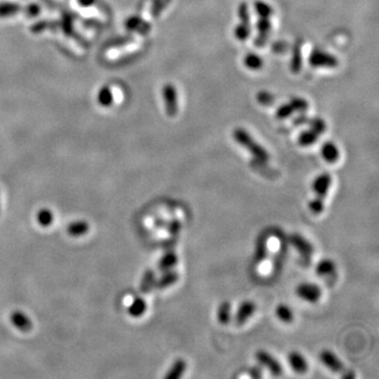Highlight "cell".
I'll return each mask as SVG.
<instances>
[{
	"label": "cell",
	"mask_w": 379,
	"mask_h": 379,
	"mask_svg": "<svg viewBox=\"0 0 379 379\" xmlns=\"http://www.w3.org/2000/svg\"><path fill=\"white\" fill-rule=\"evenodd\" d=\"M233 138L234 140L245 147L246 150L249 151V153L254 156L257 160L259 161H268L270 158V155L266 148L257 142L252 136L251 134L242 128H237L233 131Z\"/></svg>",
	"instance_id": "6da1fadb"
},
{
	"label": "cell",
	"mask_w": 379,
	"mask_h": 379,
	"mask_svg": "<svg viewBox=\"0 0 379 379\" xmlns=\"http://www.w3.org/2000/svg\"><path fill=\"white\" fill-rule=\"evenodd\" d=\"M309 63L316 69H334L339 61L331 53L316 49L310 54Z\"/></svg>",
	"instance_id": "7a4b0ae2"
},
{
	"label": "cell",
	"mask_w": 379,
	"mask_h": 379,
	"mask_svg": "<svg viewBox=\"0 0 379 379\" xmlns=\"http://www.w3.org/2000/svg\"><path fill=\"white\" fill-rule=\"evenodd\" d=\"M162 96H164L165 106L167 114L171 117L178 113V93L176 88L172 84H168L162 90Z\"/></svg>",
	"instance_id": "3957f363"
},
{
	"label": "cell",
	"mask_w": 379,
	"mask_h": 379,
	"mask_svg": "<svg viewBox=\"0 0 379 379\" xmlns=\"http://www.w3.org/2000/svg\"><path fill=\"white\" fill-rule=\"evenodd\" d=\"M296 293L299 298L311 304H315L320 299L322 291L316 283L302 282L297 287Z\"/></svg>",
	"instance_id": "277c9868"
},
{
	"label": "cell",
	"mask_w": 379,
	"mask_h": 379,
	"mask_svg": "<svg viewBox=\"0 0 379 379\" xmlns=\"http://www.w3.org/2000/svg\"><path fill=\"white\" fill-rule=\"evenodd\" d=\"M255 356H256L257 361H258L261 365H263V367H266L271 372V374L274 376L282 375V372H283L282 365L273 355H271L269 352L259 350L256 352Z\"/></svg>",
	"instance_id": "5b68a950"
},
{
	"label": "cell",
	"mask_w": 379,
	"mask_h": 379,
	"mask_svg": "<svg viewBox=\"0 0 379 379\" xmlns=\"http://www.w3.org/2000/svg\"><path fill=\"white\" fill-rule=\"evenodd\" d=\"M257 29V37L255 39V45L257 47H264L268 43V39L270 37L271 31H272V22L271 18H259L256 23Z\"/></svg>",
	"instance_id": "8992f818"
},
{
	"label": "cell",
	"mask_w": 379,
	"mask_h": 379,
	"mask_svg": "<svg viewBox=\"0 0 379 379\" xmlns=\"http://www.w3.org/2000/svg\"><path fill=\"white\" fill-rule=\"evenodd\" d=\"M290 240L293 247L300 253L301 256L306 257V258H310V257L313 255L314 253L313 245L300 234H297V233L292 234L290 237Z\"/></svg>",
	"instance_id": "52a82bcc"
},
{
	"label": "cell",
	"mask_w": 379,
	"mask_h": 379,
	"mask_svg": "<svg viewBox=\"0 0 379 379\" xmlns=\"http://www.w3.org/2000/svg\"><path fill=\"white\" fill-rule=\"evenodd\" d=\"M320 359L322 363L326 365L327 368L332 370L335 373H340L345 371L344 363L342 360L338 358L332 351L330 350H323L320 353Z\"/></svg>",
	"instance_id": "ba28073f"
},
{
	"label": "cell",
	"mask_w": 379,
	"mask_h": 379,
	"mask_svg": "<svg viewBox=\"0 0 379 379\" xmlns=\"http://www.w3.org/2000/svg\"><path fill=\"white\" fill-rule=\"evenodd\" d=\"M332 183V176L329 173H322L317 176L313 182V190L316 196L324 198L327 196Z\"/></svg>",
	"instance_id": "9c48e42d"
},
{
	"label": "cell",
	"mask_w": 379,
	"mask_h": 379,
	"mask_svg": "<svg viewBox=\"0 0 379 379\" xmlns=\"http://www.w3.org/2000/svg\"><path fill=\"white\" fill-rule=\"evenodd\" d=\"M255 310H256V306L253 301H250V300L243 301L237 310V313L235 316L236 323L241 326V324L247 322V320L254 314Z\"/></svg>",
	"instance_id": "30bf717a"
},
{
	"label": "cell",
	"mask_w": 379,
	"mask_h": 379,
	"mask_svg": "<svg viewBox=\"0 0 379 379\" xmlns=\"http://www.w3.org/2000/svg\"><path fill=\"white\" fill-rule=\"evenodd\" d=\"M289 363L291 365V368L296 372V373H306L308 371V362L307 359L299 353V352H291L289 354Z\"/></svg>",
	"instance_id": "8fae6325"
},
{
	"label": "cell",
	"mask_w": 379,
	"mask_h": 379,
	"mask_svg": "<svg viewBox=\"0 0 379 379\" xmlns=\"http://www.w3.org/2000/svg\"><path fill=\"white\" fill-rule=\"evenodd\" d=\"M11 321L18 330L22 332H29L32 330L33 327L31 319L25 314L20 312V311H15V312L11 315Z\"/></svg>",
	"instance_id": "7c38bea8"
},
{
	"label": "cell",
	"mask_w": 379,
	"mask_h": 379,
	"mask_svg": "<svg viewBox=\"0 0 379 379\" xmlns=\"http://www.w3.org/2000/svg\"><path fill=\"white\" fill-rule=\"evenodd\" d=\"M339 148L338 146L332 142L327 141L324 142L321 146V156L329 164H334L338 159H339Z\"/></svg>",
	"instance_id": "4fadbf2b"
},
{
	"label": "cell",
	"mask_w": 379,
	"mask_h": 379,
	"mask_svg": "<svg viewBox=\"0 0 379 379\" xmlns=\"http://www.w3.org/2000/svg\"><path fill=\"white\" fill-rule=\"evenodd\" d=\"M178 278H179V274L177 272L169 270L167 271V273H165L157 281H155L154 287L159 290L169 288L172 286V284H174L176 281H177Z\"/></svg>",
	"instance_id": "5bb4252c"
},
{
	"label": "cell",
	"mask_w": 379,
	"mask_h": 379,
	"mask_svg": "<svg viewBox=\"0 0 379 379\" xmlns=\"http://www.w3.org/2000/svg\"><path fill=\"white\" fill-rule=\"evenodd\" d=\"M243 64L246 65L247 69L251 71H259L263 66V59L258 54L256 53H249L243 58Z\"/></svg>",
	"instance_id": "9a60e30c"
},
{
	"label": "cell",
	"mask_w": 379,
	"mask_h": 379,
	"mask_svg": "<svg viewBox=\"0 0 379 379\" xmlns=\"http://www.w3.org/2000/svg\"><path fill=\"white\" fill-rule=\"evenodd\" d=\"M177 262H178V256L176 255V253H174L173 251H168L160 258L158 262V269L160 271H164V272H166V271H169L173 267H175Z\"/></svg>",
	"instance_id": "2e32d148"
},
{
	"label": "cell",
	"mask_w": 379,
	"mask_h": 379,
	"mask_svg": "<svg viewBox=\"0 0 379 379\" xmlns=\"http://www.w3.org/2000/svg\"><path fill=\"white\" fill-rule=\"evenodd\" d=\"M186 370V362L183 359L175 360L168 373L166 374V379H178L180 378L184 371Z\"/></svg>",
	"instance_id": "e0dca14e"
},
{
	"label": "cell",
	"mask_w": 379,
	"mask_h": 379,
	"mask_svg": "<svg viewBox=\"0 0 379 379\" xmlns=\"http://www.w3.org/2000/svg\"><path fill=\"white\" fill-rule=\"evenodd\" d=\"M268 252V238L266 235H260L257 240L256 250H255V261L256 263H261L267 257Z\"/></svg>",
	"instance_id": "ac0fdd59"
},
{
	"label": "cell",
	"mask_w": 379,
	"mask_h": 379,
	"mask_svg": "<svg viewBox=\"0 0 379 379\" xmlns=\"http://www.w3.org/2000/svg\"><path fill=\"white\" fill-rule=\"evenodd\" d=\"M231 304L229 301L221 302L217 308V312H216V317H217L218 322L221 324L229 323L230 320H231Z\"/></svg>",
	"instance_id": "d6986e66"
},
{
	"label": "cell",
	"mask_w": 379,
	"mask_h": 379,
	"mask_svg": "<svg viewBox=\"0 0 379 379\" xmlns=\"http://www.w3.org/2000/svg\"><path fill=\"white\" fill-rule=\"evenodd\" d=\"M291 71L293 73H299L302 66V55H301V49L300 44H296L293 49V54L291 58Z\"/></svg>",
	"instance_id": "ffe728a7"
},
{
	"label": "cell",
	"mask_w": 379,
	"mask_h": 379,
	"mask_svg": "<svg viewBox=\"0 0 379 379\" xmlns=\"http://www.w3.org/2000/svg\"><path fill=\"white\" fill-rule=\"evenodd\" d=\"M255 12L259 18H271L274 14L273 7L262 0H257L254 4Z\"/></svg>",
	"instance_id": "44dd1931"
},
{
	"label": "cell",
	"mask_w": 379,
	"mask_h": 379,
	"mask_svg": "<svg viewBox=\"0 0 379 379\" xmlns=\"http://www.w3.org/2000/svg\"><path fill=\"white\" fill-rule=\"evenodd\" d=\"M154 284H155V273L152 270H146L144 274L142 275V278L140 281V291L146 294L154 288Z\"/></svg>",
	"instance_id": "7402d4cb"
},
{
	"label": "cell",
	"mask_w": 379,
	"mask_h": 379,
	"mask_svg": "<svg viewBox=\"0 0 379 379\" xmlns=\"http://www.w3.org/2000/svg\"><path fill=\"white\" fill-rule=\"evenodd\" d=\"M275 314L277 318L284 322V323H291L294 319V314L291 308L287 305H279L275 309Z\"/></svg>",
	"instance_id": "603a6c76"
},
{
	"label": "cell",
	"mask_w": 379,
	"mask_h": 379,
	"mask_svg": "<svg viewBox=\"0 0 379 379\" xmlns=\"http://www.w3.org/2000/svg\"><path fill=\"white\" fill-rule=\"evenodd\" d=\"M89 223L87 221H76L67 226V233L73 237H79L87 234L89 231Z\"/></svg>",
	"instance_id": "cb8c5ba5"
},
{
	"label": "cell",
	"mask_w": 379,
	"mask_h": 379,
	"mask_svg": "<svg viewBox=\"0 0 379 379\" xmlns=\"http://www.w3.org/2000/svg\"><path fill=\"white\" fill-rule=\"evenodd\" d=\"M319 137V135L315 133L313 130H307L299 134L298 136V143L301 146H310L313 145Z\"/></svg>",
	"instance_id": "d4e9b609"
},
{
	"label": "cell",
	"mask_w": 379,
	"mask_h": 379,
	"mask_svg": "<svg viewBox=\"0 0 379 379\" xmlns=\"http://www.w3.org/2000/svg\"><path fill=\"white\" fill-rule=\"evenodd\" d=\"M234 36L239 42H246L247 39H249L251 35V25L250 23L246 22H241L237 24L234 28Z\"/></svg>",
	"instance_id": "484cf974"
},
{
	"label": "cell",
	"mask_w": 379,
	"mask_h": 379,
	"mask_svg": "<svg viewBox=\"0 0 379 379\" xmlns=\"http://www.w3.org/2000/svg\"><path fill=\"white\" fill-rule=\"evenodd\" d=\"M146 310V302L142 298H136L129 308V314L133 317H139L144 314Z\"/></svg>",
	"instance_id": "4316f807"
},
{
	"label": "cell",
	"mask_w": 379,
	"mask_h": 379,
	"mask_svg": "<svg viewBox=\"0 0 379 379\" xmlns=\"http://www.w3.org/2000/svg\"><path fill=\"white\" fill-rule=\"evenodd\" d=\"M335 271V263L331 259H322L316 266V274L318 276H327Z\"/></svg>",
	"instance_id": "83f0119b"
},
{
	"label": "cell",
	"mask_w": 379,
	"mask_h": 379,
	"mask_svg": "<svg viewBox=\"0 0 379 379\" xmlns=\"http://www.w3.org/2000/svg\"><path fill=\"white\" fill-rule=\"evenodd\" d=\"M129 26L132 29V30H135V31H138L142 34H145L147 33L148 31L151 30V26L150 24H148L147 22H145L143 19H140V18H133L130 20L129 22Z\"/></svg>",
	"instance_id": "f1b7e54d"
},
{
	"label": "cell",
	"mask_w": 379,
	"mask_h": 379,
	"mask_svg": "<svg viewBox=\"0 0 379 379\" xmlns=\"http://www.w3.org/2000/svg\"><path fill=\"white\" fill-rule=\"evenodd\" d=\"M294 113H295V109H294V106L292 105L291 102L283 103L277 109L276 117L278 119H286V118H289L290 116H292Z\"/></svg>",
	"instance_id": "f546056e"
},
{
	"label": "cell",
	"mask_w": 379,
	"mask_h": 379,
	"mask_svg": "<svg viewBox=\"0 0 379 379\" xmlns=\"http://www.w3.org/2000/svg\"><path fill=\"white\" fill-rule=\"evenodd\" d=\"M53 213L47 209L40 210L37 214V221L43 226H49L53 222Z\"/></svg>",
	"instance_id": "4dcf8cb0"
},
{
	"label": "cell",
	"mask_w": 379,
	"mask_h": 379,
	"mask_svg": "<svg viewBox=\"0 0 379 379\" xmlns=\"http://www.w3.org/2000/svg\"><path fill=\"white\" fill-rule=\"evenodd\" d=\"M309 208H310V211L312 212L313 214H315V215L321 214L322 211H323V209H324L323 198L316 196L314 199H312V200H311L309 202Z\"/></svg>",
	"instance_id": "1f68e13d"
},
{
	"label": "cell",
	"mask_w": 379,
	"mask_h": 379,
	"mask_svg": "<svg viewBox=\"0 0 379 379\" xmlns=\"http://www.w3.org/2000/svg\"><path fill=\"white\" fill-rule=\"evenodd\" d=\"M310 126H311V130H313L318 135H321L327 129L326 121H324L322 118H319V117L311 120Z\"/></svg>",
	"instance_id": "d6a6232c"
},
{
	"label": "cell",
	"mask_w": 379,
	"mask_h": 379,
	"mask_svg": "<svg viewBox=\"0 0 379 379\" xmlns=\"http://www.w3.org/2000/svg\"><path fill=\"white\" fill-rule=\"evenodd\" d=\"M257 101H258L262 105H272L274 103V95H272L269 92H259L257 94Z\"/></svg>",
	"instance_id": "836d02e7"
},
{
	"label": "cell",
	"mask_w": 379,
	"mask_h": 379,
	"mask_svg": "<svg viewBox=\"0 0 379 379\" xmlns=\"http://www.w3.org/2000/svg\"><path fill=\"white\" fill-rule=\"evenodd\" d=\"M290 102L294 106L295 112H301V113H304V112H306L308 110V107H309L308 101L306 99H304V98H300V97L293 98Z\"/></svg>",
	"instance_id": "e575fe53"
},
{
	"label": "cell",
	"mask_w": 379,
	"mask_h": 379,
	"mask_svg": "<svg viewBox=\"0 0 379 379\" xmlns=\"http://www.w3.org/2000/svg\"><path fill=\"white\" fill-rule=\"evenodd\" d=\"M238 16H239V19L241 22H246V23H250V11H249V7L246 3H242L240 4V6L238 7Z\"/></svg>",
	"instance_id": "d590c367"
},
{
	"label": "cell",
	"mask_w": 379,
	"mask_h": 379,
	"mask_svg": "<svg viewBox=\"0 0 379 379\" xmlns=\"http://www.w3.org/2000/svg\"><path fill=\"white\" fill-rule=\"evenodd\" d=\"M181 230V223L179 220L177 219H173L171 220L169 223H168V232L172 235V236H176L178 235L179 232Z\"/></svg>",
	"instance_id": "8d00e7d4"
},
{
	"label": "cell",
	"mask_w": 379,
	"mask_h": 379,
	"mask_svg": "<svg viewBox=\"0 0 379 379\" xmlns=\"http://www.w3.org/2000/svg\"><path fill=\"white\" fill-rule=\"evenodd\" d=\"M170 3H171V0H156L155 4H154V7L152 9L153 15L157 16L159 13H161V11L164 10Z\"/></svg>",
	"instance_id": "74e56055"
},
{
	"label": "cell",
	"mask_w": 379,
	"mask_h": 379,
	"mask_svg": "<svg viewBox=\"0 0 379 379\" xmlns=\"http://www.w3.org/2000/svg\"><path fill=\"white\" fill-rule=\"evenodd\" d=\"M250 375L253 378H260L262 376L261 369L259 367H253L250 369Z\"/></svg>",
	"instance_id": "f35d334b"
},
{
	"label": "cell",
	"mask_w": 379,
	"mask_h": 379,
	"mask_svg": "<svg viewBox=\"0 0 379 379\" xmlns=\"http://www.w3.org/2000/svg\"><path fill=\"white\" fill-rule=\"evenodd\" d=\"M344 372H345V373L343 374V377L346 378V379H350V378H354V377H355L354 373H352V372H350V371H344Z\"/></svg>",
	"instance_id": "ab89813d"
},
{
	"label": "cell",
	"mask_w": 379,
	"mask_h": 379,
	"mask_svg": "<svg viewBox=\"0 0 379 379\" xmlns=\"http://www.w3.org/2000/svg\"><path fill=\"white\" fill-rule=\"evenodd\" d=\"M155 225L156 226H164V225H166V221L164 220V219H157L156 221H155Z\"/></svg>",
	"instance_id": "60d3db41"
}]
</instances>
